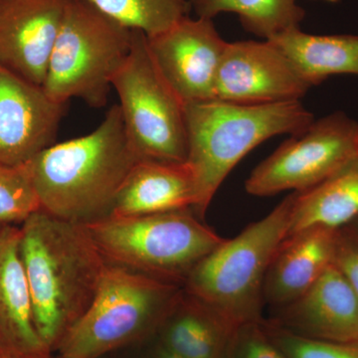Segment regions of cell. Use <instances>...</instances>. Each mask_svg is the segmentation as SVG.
<instances>
[{
  "label": "cell",
  "instance_id": "14",
  "mask_svg": "<svg viewBox=\"0 0 358 358\" xmlns=\"http://www.w3.org/2000/svg\"><path fill=\"white\" fill-rule=\"evenodd\" d=\"M303 338L333 343L358 341V298L334 264L298 300L272 320Z\"/></svg>",
  "mask_w": 358,
  "mask_h": 358
},
{
  "label": "cell",
  "instance_id": "21",
  "mask_svg": "<svg viewBox=\"0 0 358 358\" xmlns=\"http://www.w3.org/2000/svg\"><path fill=\"white\" fill-rule=\"evenodd\" d=\"M197 17L213 20L220 13L238 15L247 31L263 39L300 27L305 10L298 0H189Z\"/></svg>",
  "mask_w": 358,
  "mask_h": 358
},
{
  "label": "cell",
  "instance_id": "20",
  "mask_svg": "<svg viewBox=\"0 0 358 358\" xmlns=\"http://www.w3.org/2000/svg\"><path fill=\"white\" fill-rule=\"evenodd\" d=\"M162 346L183 358H225L232 327L188 294L164 322Z\"/></svg>",
  "mask_w": 358,
  "mask_h": 358
},
{
  "label": "cell",
  "instance_id": "10",
  "mask_svg": "<svg viewBox=\"0 0 358 358\" xmlns=\"http://www.w3.org/2000/svg\"><path fill=\"white\" fill-rule=\"evenodd\" d=\"M147 39L155 65L183 103L215 99L219 66L228 42L213 20L187 15Z\"/></svg>",
  "mask_w": 358,
  "mask_h": 358
},
{
  "label": "cell",
  "instance_id": "8",
  "mask_svg": "<svg viewBox=\"0 0 358 358\" xmlns=\"http://www.w3.org/2000/svg\"><path fill=\"white\" fill-rule=\"evenodd\" d=\"M112 87L127 136L141 159L186 162L185 103L155 65L143 32L134 30L131 51Z\"/></svg>",
  "mask_w": 358,
  "mask_h": 358
},
{
  "label": "cell",
  "instance_id": "30",
  "mask_svg": "<svg viewBox=\"0 0 358 358\" xmlns=\"http://www.w3.org/2000/svg\"><path fill=\"white\" fill-rule=\"evenodd\" d=\"M322 1L329 2V3H336L339 0H322Z\"/></svg>",
  "mask_w": 358,
  "mask_h": 358
},
{
  "label": "cell",
  "instance_id": "22",
  "mask_svg": "<svg viewBox=\"0 0 358 358\" xmlns=\"http://www.w3.org/2000/svg\"><path fill=\"white\" fill-rule=\"evenodd\" d=\"M131 30L154 37L188 15L189 0H86Z\"/></svg>",
  "mask_w": 358,
  "mask_h": 358
},
{
  "label": "cell",
  "instance_id": "17",
  "mask_svg": "<svg viewBox=\"0 0 358 358\" xmlns=\"http://www.w3.org/2000/svg\"><path fill=\"white\" fill-rule=\"evenodd\" d=\"M195 180L187 162L141 159L133 167L115 199L110 215H150L193 209Z\"/></svg>",
  "mask_w": 358,
  "mask_h": 358
},
{
  "label": "cell",
  "instance_id": "23",
  "mask_svg": "<svg viewBox=\"0 0 358 358\" xmlns=\"http://www.w3.org/2000/svg\"><path fill=\"white\" fill-rule=\"evenodd\" d=\"M41 210L27 162L20 166L0 164V223L21 225Z\"/></svg>",
  "mask_w": 358,
  "mask_h": 358
},
{
  "label": "cell",
  "instance_id": "16",
  "mask_svg": "<svg viewBox=\"0 0 358 358\" xmlns=\"http://www.w3.org/2000/svg\"><path fill=\"white\" fill-rule=\"evenodd\" d=\"M339 231L310 227L285 239L264 282V301L279 308L298 300L334 263Z\"/></svg>",
  "mask_w": 358,
  "mask_h": 358
},
{
  "label": "cell",
  "instance_id": "29",
  "mask_svg": "<svg viewBox=\"0 0 358 358\" xmlns=\"http://www.w3.org/2000/svg\"><path fill=\"white\" fill-rule=\"evenodd\" d=\"M6 224L0 223V238L2 237V235H3L4 231H6L7 228Z\"/></svg>",
  "mask_w": 358,
  "mask_h": 358
},
{
  "label": "cell",
  "instance_id": "31",
  "mask_svg": "<svg viewBox=\"0 0 358 358\" xmlns=\"http://www.w3.org/2000/svg\"><path fill=\"white\" fill-rule=\"evenodd\" d=\"M0 358H1V357H0Z\"/></svg>",
  "mask_w": 358,
  "mask_h": 358
},
{
  "label": "cell",
  "instance_id": "15",
  "mask_svg": "<svg viewBox=\"0 0 358 358\" xmlns=\"http://www.w3.org/2000/svg\"><path fill=\"white\" fill-rule=\"evenodd\" d=\"M20 240L18 225L7 226L0 238V357L52 358L35 324Z\"/></svg>",
  "mask_w": 358,
  "mask_h": 358
},
{
  "label": "cell",
  "instance_id": "27",
  "mask_svg": "<svg viewBox=\"0 0 358 358\" xmlns=\"http://www.w3.org/2000/svg\"><path fill=\"white\" fill-rule=\"evenodd\" d=\"M343 229L358 244V218L355 219L352 222L348 224Z\"/></svg>",
  "mask_w": 358,
  "mask_h": 358
},
{
  "label": "cell",
  "instance_id": "6",
  "mask_svg": "<svg viewBox=\"0 0 358 358\" xmlns=\"http://www.w3.org/2000/svg\"><path fill=\"white\" fill-rule=\"evenodd\" d=\"M180 296L178 285L108 264L91 305L59 341L58 358H100L140 341Z\"/></svg>",
  "mask_w": 358,
  "mask_h": 358
},
{
  "label": "cell",
  "instance_id": "9",
  "mask_svg": "<svg viewBox=\"0 0 358 358\" xmlns=\"http://www.w3.org/2000/svg\"><path fill=\"white\" fill-rule=\"evenodd\" d=\"M358 154V122L343 112L313 121L293 134L252 171L245 183L254 196L310 189Z\"/></svg>",
  "mask_w": 358,
  "mask_h": 358
},
{
  "label": "cell",
  "instance_id": "4",
  "mask_svg": "<svg viewBox=\"0 0 358 358\" xmlns=\"http://www.w3.org/2000/svg\"><path fill=\"white\" fill-rule=\"evenodd\" d=\"M294 192L233 239L224 240L197 264L186 292L233 329L261 322L270 264L288 236Z\"/></svg>",
  "mask_w": 358,
  "mask_h": 358
},
{
  "label": "cell",
  "instance_id": "3",
  "mask_svg": "<svg viewBox=\"0 0 358 358\" xmlns=\"http://www.w3.org/2000/svg\"><path fill=\"white\" fill-rule=\"evenodd\" d=\"M185 117L186 162L196 192L192 210L199 218L245 155L268 138L301 133L315 121L301 101L244 105L213 99L185 103Z\"/></svg>",
  "mask_w": 358,
  "mask_h": 358
},
{
  "label": "cell",
  "instance_id": "19",
  "mask_svg": "<svg viewBox=\"0 0 358 358\" xmlns=\"http://www.w3.org/2000/svg\"><path fill=\"white\" fill-rule=\"evenodd\" d=\"M268 40L289 58L310 87L333 75L358 76L357 35L308 34L296 27Z\"/></svg>",
  "mask_w": 358,
  "mask_h": 358
},
{
  "label": "cell",
  "instance_id": "7",
  "mask_svg": "<svg viewBox=\"0 0 358 358\" xmlns=\"http://www.w3.org/2000/svg\"><path fill=\"white\" fill-rule=\"evenodd\" d=\"M134 30L86 0H67L42 88L59 103L81 99L103 107L113 77L128 57Z\"/></svg>",
  "mask_w": 358,
  "mask_h": 358
},
{
  "label": "cell",
  "instance_id": "24",
  "mask_svg": "<svg viewBox=\"0 0 358 358\" xmlns=\"http://www.w3.org/2000/svg\"><path fill=\"white\" fill-rule=\"evenodd\" d=\"M263 326L275 345L288 358H358V341L333 343L303 338L272 320H263Z\"/></svg>",
  "mask_w": 358,
  "mask_h": 358
},
{
  "label": "cell",
  "instance_id": "25",
  "mask_svg": "<svg viewBox=\"0 0 358 358\" xmlns=\"http://www.w3.org/2000/svg\"><path fill=\"white\" fill-rule=\"evenodd\" d=\"M225 358H288L270 338L263 320L237 327Z\"/></svg>",
  "mask_w": 358,
  "mask_h": 358
},
{
  "label": "cell",
  "instance_id": "18",
  "mask_svg": "<svg viewBox=\"0 0 358 358\" xmlns=\"http://www.w3.org/2000/svg\"><path fill=\"white\" fill-rule=\"evenodd\" d=\"M358 218V154L320 185L294 192L288 236L310 227L343 229Z\"/></svg>",
  "mask_w": 358,
  "mask_h": 358
},
{
  "label": "cell",
  "instance_id": "11",
  "mask_svg": "<svg viewBox=\"0 0 358 358\" xmlns=\"http://www.w3.org/2000/svg\"><path fill=\"white\" fill-rule=\"evenodd\" d=\"M312 88L272 41L228 42L219 66L215 99L244 105L301 101Z\"/></svg>",
  "mask_w": 358,
  "mask_h": 358
},
{
  "label": "cell",
  "instance_id": "12",
  "mask_svg": "<svg viewBox=\"0 0 358 358\" xmlns=\"http://www.w3.org/2000/svg\"><path fill=\"white\" fill-rule=\"evenodd\" d=\"M65 106L0 67V164H24L53 145Z\"/></svg>",
  "mask_w": 358,
  "mask_h": 358
},
{
  "label": "cell",
  "instance_id": "28",
  "mask_svg": "<svg viewBox=\"0 0 358 358\" xmlns=\"http://www.w3.org/2000/svg\"><path fill=\"white\" fill-rule=\"evenodd\" d=\"M157 358H183L176 355V353L169 352L164 346H160L159 352H157Z\"/></svg>",
  "mask_w": 358,
  "mask_h": 358
},
{
  "label": "cell",
  "instance_id": "2",
  "mask_svg": "<svg viewBox=\"0 0 358 358\" xmlns=\"http://www.w3.org/2000/svg\"><path fill=\"white\" fill-rule=\"evenodd\" d=\"M140 159L115 105L95 131L53 143L27 166L41 210L85 224L110 215L117 193Z\"/></svg>",
  "mask_w": 358,
  "mask_h": 358
},
{
  "label": "cell",
  "instance_id": "1",
  "mask_svg": "<svg viewBox=\"0 0 358 358\" xmlns=\"http://www.w3.org/2000/svg\"><path fill=\"white\" fill-rule=\"evenodd\" d=\"M20 252L37 331L53 352L91 305L108 263L84 224L43 210L21 224Z\"/></svg>",
  "mask_w": 358,
  "mask_h": 358
},
{
  "label": "cell",
  "instance_id": "26",
  "mask_svg": "<svg viewBox=\"0 0 358 358\" xmlns=\"http://www.w3.org/2000/svg\"><path fill=\"white\" fill-rule=\"evenodd\" d=\"M334 264L345 275L358 298V244L343 229L339 231Z\"/></svg>",
  "mask_w": 358,
  "mask_h": 358
},
{
  "label": "cell",
  "instance_id": "13",
  "mask_svg": "<svg viewBox=\"0 0 358 358\" xmlns=\"http://www.w3.org/2000/svg\"><path fill=\"white\" fill-rule=\"evenodd\" d=\"M67 0H0V67L43 87Z\"/></svg>",
  "mask_w": 358,
  "mask_h": 358
},
{
  "label": "cell",
  "instance_id": "5",
  "mask_svg": "<svg viewBox=\"0 0 358 358\" xmlns=\"http://www.w3.org/2000/svg\"><path fill=\"white\" fill-rule=\"evenodd\" d=\"M190 210L109 215L84 225L108 264L178 285L225 240Z\"/></svg>",
  "mask_w": 358,
  "mask_h": 358
}]
</instances>
